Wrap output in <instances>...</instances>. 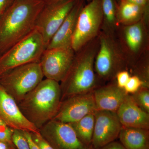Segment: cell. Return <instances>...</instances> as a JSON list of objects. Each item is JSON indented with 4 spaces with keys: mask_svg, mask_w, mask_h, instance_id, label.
<instances>
[{
    "mask_svg": "<svg viewBox=\"0 0 149 149\" xmlns=\"http://www.w3.org/2000/svg\"><path fill=\"white\" fill-rule=\"evenodd\" d=\"M95 120V113H93L76 122L70 123L80 141L86 146L91 148Z\"/></svg>",
    "mask_w": 149,
    "mask_h": 149,
    "instance_id": "cell-21",
    "label": "cell"
},
{
    "mask_svg": "<svg viewBox=\"0 0 149 149\" xmlns=\"http://www.w3.org/2000/svg\"><path fill=\"white\" fill-rule=\"evenodd\" d=\"M77 0H62L45 3L36 19L35 29L42 35L47 48Z\"/></svg>",
    "mask_w": 149,
    "mask_h": 149,
    "instance_id": "cell-9",
    "label": "cell"
},
{
    "mask_svg": "<svg viewBox=\"0 0 149 149\" xmlns=\"http://www.w3.org/2000/svg\"><path fill=\"white\" fill-rule=\"evenodd\" d=\"M145 54L143 56H141L131 68L133 69V75L138 76L142 80L144 87L149 88V60L148 56H144Z\"/></svg>",
    "mask_w": 149,
    "mask_h": 149,
    "instance_id": "cell-22",
    "label": "cell"
},
{
    "mask_svg": "<svg viewBox=\"0 0 149 149\" xmlns=\"http://www.w3.org/2000/svg\"><path fill=\"white\" fill-rule=\"evenodd\" d=\"M95 117L92 142V147L94 149L115 141L122 128L116 112L97 110Z\"/></svg>",
    "mask_w": 149,
    "mask_h": 149,
    "instance_id": "cell-13",
    "label": "cell"
},
{
    "mask_svg": "<svg viewBox=\"0 0 149 149\" xmlns=\"http://www.w3.org/2000/svg\"><path fill=\"white\" fill-rule=\"evenodd\" d=\"M141 7L145 12L144 20L147 25L149 24V0H127Z\"/></svg>",
    "mask_w": 149,
    "mask_h": 149,
    "instance_id": "cell-29",
    "label": "cell"
},
{
    "mask_svg": "<svg viewBox=\"0 0 149 149\" xmlns=\"http://www.w3.org/2000/svg\"><path fill=\"white\" fill-rule=\"evenodd\" d=\"M97 110L116 112L126 95L124 89L116 83L95 88L93 91Z\"/></svg>",
    "mask_w": 149,
    "mask_h": 149,
    "instance_id": "cell-17",
    "label": "cell"
},
{
    "mask_svg": "<svg viewBox=\"0 0 149 149\" xmlns=\"http://www.w3.org/2000/svg\"><path fill=\"white\" fill-rule=\"evenodd\" d=\"M93 91L72 96L62 101L58 111L52 120L71 123L95 113L97 109Z\"/></svg>",
    "mask_w": 149,
    "mask_h": 149,
    "instance_id": "cell-11",
    "label": "cell"
},
{
    "mask_svg": "<svg viewBox=\"0 0 149 149\" xmlns=\"http://www.w3.org/2000/svg\"><path fill=\"white\" fill-rule=\"evenodd\" d=\"M118 42L131 68L141 56L148 52V26L142 18L140 21L128 25H119Z\"/></svg>",
    "mask_w": 149,
    "mask_h": 149,
    "instance_id": "cell-8",
    "label": "cell"
},
{
    "mask_svg": "<svg viewBox=\"0 0 149 149\" xmlns=\"http://www.w3.org/2000/svg\"><path fill=\"white\" fill-rule=\"evenodd\" d=\"M0 117L13 130L40 133V130L24 116L15 100L1 86Z\"/></svg>",
    "mask_w": 149,
    "mask_h": 149,
    "instance_id": "cell-14",
    "label": "cell"
},
{
    "mask_svg": "<svg viewBox=\"0 0 149 149\" xmlns=\"http://www.w3.org/2000/svg\"><path fill=\"white\" fill-rule=\"evenodd\" d=\"M95 149H125L120 142L113 141L103 146Z\"/></svg>",
    "mask_w": 149,
    "mask_h": 149,
    "instance_id": "cell-30",
    "label": "cell"
},
{
    "mask_svg": "<svg viewBox=\"0 0 149 149\" xmlns=\"http://www.w3.org/2000/svg\"><path fill=\"white\" fill-rule=\"evenodd\" d=\"M142 87H144V84L142 80L138 76L133 75L130 76L123 89L127 94H133Z\"/></svg>",
    "mask_w": 149,
    "mask_h": 149,
    "instance_id": "cell-24",
    "label": "cell"
},
{
    "mask_svg": "<svg viewBox=\"0 0 149 149\" xmlns=\"http://www.w3.org/2000/svg\"><path fill=\"white\" fill-rule=\"evenodd\" d=\"M24 136L28 141L29 147L31 149H39L37 145L32 139L31 133L27 131H22Z\"/></svg>",
    "mask_w": 149,
    "mask_h": 149,
    "instance_id": "cell-32",
    "label": "cell"
},
{
    "mask_svg": "<svg viewBox=\"0 0 149 149\" xmlns=\"http://www.w3.org/2000/svg\"><path fill=\"white\" fill-rule=\"evenodd\" d=\"M131 95L136 104L149 113V88L142 87Z\"/></svg>",
    "mask_w": 149,
    "mask_h": 149,
    "instance_id": "cell-23",
    "label": "cell"
},
{
    "mask_svg": "<svg viewBox=\"0 0 149 149\" xmlns=\"http://www.w3.org/2000/svg\"><path fill=\"white\" fill-rule=\"evenodd\" d=\"M9 149H12V148H9Z\"/></svg>",
    "mask_w": 149,
    "mask_h": 149,
    "instance_id": "cell-36",
    "label": "cell"
},
{
    "mask_svg": "<svg viewBox=\"0 0 149 149\" xmlns=\"http://www.w3.org/2000/svg\"><path fill=\"white\" fill-rule=\"evenodd\" d=\"M45 3L41 0H14L0 17V55L35 29Z\"/></svg>",
    "mask_w": 149,
    "mask_h": 149,
    "instance_id": "cell-1",
    "label": "cell"
},
{
    "mask_svg": "<svg viewBox=\"0 0 149 149\" xmlns=\"http://www.w3.org/2000/svg\"><path fill=\"white\" fill-rule=\"evenodd\" d=\"M123 127L149 130V113L136 104L128 94L116 112Z\"/></svg>",
    "mask_w": 149,
    "mask_h": 149,
    "instance_id": "cell-15",
    "label": "cell"
},
{
    "mask_svg": "<svg viewBox=\"0 0 149 149\" xmlns=\"http://www.w3.org/2000/svg\"><path fill=\"white\" fill-rule=\"evenodd\" d=\"M61 102L60 83L45 78L17 104L24 116L40 130L53 119Z\"/></svg>",
    "mask_w": 149,
    "mask_h": 149,
    "instance_id": "cell-3",
    "label": "cell"
},
{
    "mask_svg": "<svg viewBox=\"0 0 149 149\" xmlns=\"http://www.w3.org/2000/svg\"><path fill=\"white\" fill-rule=\"evenodd\" d=\"M39 62L13 68L0 77V86L18 103L44 78Z\"/></svg>",
    "mask_w": 149,
    "mask_h": 149,
    "instance_id": "cell-6",
    "label": "cell"
},
{
    "mask_svg": "<svg viewBox=\"0 0 149 149\" xmlns=\"http://www.w3.org/2000/svg\"><path fill=\"white\" fill-rule=\"evenodd\" d=\"M31 134L33 141L39 149H54L50 144L44 139L41 133H31Z\"/></svg>",
    "mask_w": 149,
    "mask_h": 149,
    "instance_id": "cell-27",
    "label": "cell"
},
{
    "mask_svg": "<svg viewBox=\"0 0 149 149\" xmlns=\"http://www.w3.org/2000/svg\"><path fill=\"white\" fill-rule=\"evenodd\" d=\"M120 1H121V0H118V2H119Z\"/></svg>",
    "mask_w": 149,
    "mask_h": 149,
    "instance_id": "cell-35",
    "label": "cell"
},
{
    "mask_svg": "<svg viewBox=\"0 0 149 149\" xmlns=\"http://www.w3.org/2000/svg\"><path fill=\"white\" fill-rule=\"evenodd\" d=\"M12 141L17 149H31L27 139L21 131L14 130Z\"/></svg>",
    "mask_w": 149,
    "mask_h": 149,
    "instance_id": "cell-25",
    "label": "cell"
},
{
    "mask_svg": "<svg viewBox=\"0 0 149 149\" xmlns=\"http://www.w3.org/2000/svg\"><path fill=\"white\" fill-rule=\"evenodd\" d=\"M74 54L72 48L46 49L39 61L44 77L61 83L69 71Z\"/></svg>",
    "mask_w": 149,
    "mask_h": 149,
    "instance_id": "cell-10",
    "label": "cell"
},
{
    "mask_svg": "<svg viewBox=\"0 0 149 149\" xmlns=\"http://www.w3.org/2000/svg\"><path fill=\"white\" fill-rule=\"evenodd\" d=\"M13 131L0 117V141L11 145L13 143L12 137Z\"/></svg>",
    "mask_w": 149,
    "mask_h": 149,
    "instance_id": "cell-26",
    "label": "cell"
},
{
    "mask_svg": "<svg viewBox=\"0 0 149 149\" xmlns=\"http://www.w3.org/2000/svg\"><path fill=\"white\" fill-rule=\"evenodd\" d=\"M9 145L6 142L0 141V149H9Z\"/></svg>",
    "mask_w": 149,
    "mask_h": 149,
    "instance_id": "cell-33",
    "label": "cell"
},
{
    "mask_svg": "<svg viewBox=\"0 0 149 149\" xmlns=\"http://www.w3.org/2000/svg\"><path fill=\"white\" fill-rule=\"evenodd\" d=\"M48 136L54 149H94L83 144L70 123L52 120L40 129Z\"/></svg>",
    "mask_w": 149,
    "mask_h": 149,
    "instance_id": "cell-12",
    "label": "cell"
},
{
    "mask_svg": "<svg viewBox=\"0 0 149 149\" xmlns=\"http://www.w3.org/2000/svg\"><path fill=\"white\" fill-rule=\"evenodd\" d=\"M46 49L42 35L35 29L0 55V77L17 67L39 62Z\"/></svg>",
    "mask_w": 149,
    "mask_h": 149,
    "instance_id": "cell-5",
    "label": "cell"
},
{
    "mask_svg": "<svg viewBox=\"0 0 149 149\" xmlns=\"http://www.w3.org/2000/svg\"><path fill=\"white\" fill-rule=\"evenodd\" d=\"M99 47L95 60V72L105 81L115 79L118 72L126 70L128 62L116 36L100 31Z\"/></svg>",
    "mask_w": 149,
    "mask_h": 149,
    "instance_id": "cell-4",
    "label": "cell"
},
{
    "mask_svg": "<svg viewBox=\"0 0 149 149\" xmlns=\"http://www.w3.org/2000/svg\"><path fill=\"white\" fill-rule=\"evenodd\" d=\"M145 12L142 8L127 0H121L117 6V21L119 26L134 24L143 18Z\"/></svg>",
    "mask_w": 149,
    "mask_h": 149,
    "instance_id": "cell-19",
    "label": "cell"
},
{
    "mask_svg": "<svg viewBox=\"0 0 149 149\" xmlns=\"http://www.w3.org/2000/svg\"><path fill=\"white\" fill-rule=\"evenodd\" d=\"M85 0H77L72 10L65 18L46 49L69 48L71 43L76 23L81 10L85 5Z\"/></svg>",
    "mask_w": 149,
    "mask_h": 149,
    "instance_id": "cell-16",
    "label": "cell"
},
{
    "mask_svg": "<svg viewBox=\"0 0 149 149\" xmlns=\"http://www.w3.org/2000/svg\"><path fill=\"white\" fill-rule=\"evenodd\" d=\"M103 22L101 0H92L81 10L76 23L71 47L77 52L98 36Z\"/></svg>",
    "mask_w": 149,
    "mask_h": 149,
    "instance_id": "cell-7",
    "label": "cell"
},
{
    "mask_svg": "<svg viewBox=\"0 0 149 149\" xmlns=\"http://www.w3.org/2000/svg\"><path fill=\"white\" fill-rule=\"evenodd\" d=\"M99 47L98 36L75 52L69 71L60 84L61 101L72 96L91 92L96 88L97 78L94 64Z\"/></svg>",
    "mask_w": 149,
    "mask_h": 149,
    "instance_id": "cell-2",
    "label": "cell"
},
{
    "mask_svg": "<svg viewBox=\"0 0 149 149\" xmlns=\"http://www.w3.org/2000/svg\"><path fill=\"white\" fill-rule=\"evenodd\" d=\"M118 138L125 149H149V130L122 126Z\"/></svg>",
    "mask_w": 149,
    "mask_h": 149,
    "instance_id": "cell-18",
    "label": "cell"
},
{
    "mask_svg": "<svg viewBox=\"0 0 149 149\" xmlns=\"http://www.w3.org/2000/svg\"><path fill=\"white\" fill-rule=\"evenodd\" d=\"M103 22L100 31L116 36L118 25L117 17V5L115 0H101Z\"/></svg>",
    "mask_w": 149,
    "mask_h": 149,
    "instance_id": "cell-20",
    "label": "cell"
},
{
    "mask_svg": "<svg viewBox=\"0 0 149 149\" xmlns=\"http://www.w3.org/2000/svg\"><path fill=\"white\" fill-rule=\"evenodd\" d=\"M14 0H0V17Z\"/></svg>",
    "mask_w": 149,
    "mask_h": 149,
    "instance_id": "cell-31",
    "label": "cell"
},
{
    "mask_svg": "<svg viewBox=\"0 0 149 149\" xmlns=\"http://www.w3.org/2000/svg\"><path fill=\"white\" fill-rule=\"evenodd\" d=\"M41 1H42L45 3H48L54 2L58 1H62V0H41ZM85 1H87L89 2L92 0H85Z\"/></svg>",
    "mask_w": 149,
    "mask_h": 149,
    "instance_id": "cell-34",
    "label": "cell"
},
{
    "mask_svg": "<svg viewBox=\"0 0 149 149\" xmlns=\"http://www.w3.org/2000/svg\"><path fill=\"white\" fill-rule=\"evenodd\" d=\"M130 77V74L128 70H123L119 71L116 76V85L119 88L123 89Z\"/></svg>",
    "mask_w": 149,
    "mask_h": 149,
    "instance_id": "cell-28",
    "label": "cell"
}]
</instances>
